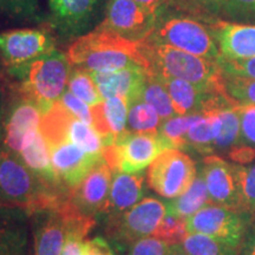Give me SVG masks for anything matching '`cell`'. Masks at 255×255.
Returning <instances> with one entry per match:
<instances>
[{"instance_id":"6da1fadb","label":"cell","mask_w":255,"mask_h":255,"mask_svg":"<svg viewBox=\"0 0 255 255\" xmlns=\"http://www.w3.org/2000/svg\"><path fill=\"white\" fill-rule=\"evenodd\" d=\"M68 191L50 186L32 173L20 156L0 144V207L23 209L31 216L55 208Z\"/></svg>"},{"instance_id":"7a4b0ae2","label":"cell","mask_w":255,"mask_h":255,"mask_svg":"<svg viewBox=\"0 0 255 255\" xmlns=\"http://www.w3.org/2000/svg\"><path fill=\"white\" fill-rule=\"evenodd\" d=\"M68 56L72 66L89 72L117 71L128 68L148 70L138 43L102 28H95L73 41Z\"/></svg>"},{"instance_id":"3957f363","label":"cell","mask_w":255,"mask_h":255,"mask_svg":"<svg viewBox=\"0 0 255 255\" xmlns=\"http://www.w3.org/2000/svg\"><path fill=\"white\" fill-rule=\"evenodd\" d=\"M71 68L68 53L56 49L25 65L7 69V71L17 81L18 94L33 101L43 115L59 102L68 90Z\"/></svg>"},{"instance_id":"277c9868","label":"cell","mask_w":255,"mask_h":255,"mask_svg":"<svg viewBox=\"0 0 255 255\" xmlns=\"http://www.w3.org/2000/svg\"><path fill=\"white\" fill-rule=\"evenodd\" d=\"M138 45L148 64V72L183 79L226 96L223 73L218 62L148 40L141 41Z\"/></svg>"},{"instance_id":"5b68a950","label":"cell","mask_w":255,"mask_h":255,"mask_svg":"<svg viewBox=\"0 0 255 255\" xmlns=\"http://www.w3.org/2000/svg\"><path fill=\"white\" fill-rule=\"evenodd\" d=\"M145 40L178 49L190 55L218 62L220 52L209 25L183 12L159 11L154 30Z\"/></svg>"},{"instance_id":"8992f818","label":"cell","mask_w":255,"mask_h":255,"mask_svg":"<svg viewBox=\"0 0 255 255\" xmlns=\"http://www.w3.org/2000/svg\"><path fill=\"white\" fill-rule=\"evenodd\" d=\"M168 149L174 148L159 132H128L115 144L104 146L102 155L113 173L138 174Z\"/></svg>"},{"instance_id":"52a82bcc","label":"cell","mask_w":255,"mask_h":255,"mask_svg":"<svg viewBox=\"0 0 255 255\" xmlns=\"http://www.w3.org/2000/svg\"><path fill=\"white\" fill-rule=\"evenodd\" d=\"M50 26L64 40L95 30L103 20L109 0H47Z\"/></svg>"},{"instance_id":"ba28073f","label":"cell","mask_w":255,"mask_h":255,"mask_svg":"<svg viewBox=\"0 0 255 255\" xmlns=\"http://www.w3.org/2000/svg\"><path fill=\"white\" fill-rule=\"evenodd\" d=\"M197 176L194 161L178 149H168L149 165L148 183L159 196L176 199L193 184Z\"/></svg>"},{"instance_id":"9c48e42d","label":"cell","mask_w":255,"mask_h":255,"mask_svg":"<svg viewBox=\"0 0 255 255\" xmlns=\"http://www.w3.org/2000/svg\"><path fill=\"white\" fill-rule=\"evenodd\" d=\"M158 14L159 11L137 4L133 0H109L103 20L96 28L141 43L150 36Z\"/></svg>"},{"instance_id":"30bf717a","label":"cell","mask_w":255,"mask_h":255,"mask_svg":"<svg viewBox=\"0 0 255 255\" xmlns=\"http://www.w3.org/2000/svg\"><path fill=\"white\" fill-rule=\"evenodd\" d=\"M57 49L46 30L20 28L0 33V57L7 69L18 68Z\"/></svg>"},{"instance_id":"8fae6325","label":"cell","mask_w":255,"mask_h":255,"mask_svg":"<svg viewBox=\"0 0 255 255\" xmlns=\"http://www.w3.org/2000/svg\"><path fill=\"white\" fill-rule=\"evenodd\" d=\"M165 214V203L154 197H145L124 214L111 220V235L120 244L132 245L139 239L152 235Z\"/></svg>"},{"instance_id":"7c38bea8","label":"cell","mask_w":255,"mask_h":255,"mask_svg":"<svg viewBox=\"0 0 255 255\" xmlns=\"http://www.w3.org/2000/svg\"><path fill=\"white\" fill-rule=\"evenodd\" d=\"M246 223L241 213L225 207L208 205L187 219L188 234H203L238 247Z\"/></svg>"},{"instance_id":"4fadbf2b","label":"cell","mask_w":255,"mask_h":255,"mask_svg":"<svg viewBox=\"0 0 255 255\" xmlns=\"http://www.w3.org/2000/svg\"><path fill=\"white\" fill-rule=\"evenodd\" d=\"M201 175L205 178L213 205L225 207L244 214L234 165L229 164L220 156L209 155L203 158Z\"/></svg>"},{"instance_id":"5bb4252c","label":"cell","mask_w":255,"mask_h":255,"mask_svg":"<svg viewBox=\"0 0 255 255\" xmlns=\"http://www.w3.org/2000/svg\"><path fill=\"white\" fill-rule=\"evenodd\" d=\"M41 113L38 105L30 98L18 94L7 110L0 133V144L7 150L19 155L25 137L40 126Z\"/></svg>"},{"instance_id":"9a60e30c","label":"cell","mask_w":255,"mask_h":255,"mask_svg":"<svg viewBox=\"0 0 255 255\" xmlns=\"http://www.w3.org/2000/svg\"><path fill=\"white\" fill-rule=\"evenodd\" d=\"M113 170L103 161L90 171L77 187L69 190V199L82 214L89 218L104 213L109 201Z\"/></svg>"},{"instance_id":"2e32d148","label":"cell","mask_w":255,"mask_h":255,"mask_svg":"<svg viewBox=\"0 0 255 255\" xmlns=\"http://www.w3.org/2000/svg\"><path fill=\"white\" fill-rule=\"evenodd\" d=\"M49 149L52 167L68 190L77 187L92 169L103 161L102 154H89L70 141L50 146Z\"/></svg>"},{"instance_id":"e0dca14e","label":"cell","mask_w":255,"mask_h":255,"mask_svg":"<svg viewBox=\"0 0 255 255\" xmlns=\"http://www.w3.org/2000/svg\"><path fill=\"white\" fill-rule=\"evenodd\" d=\"M208 25L218 44L219 58H255V25L225 20H213Z\"/></svg>"},{"instance_id":"ac0fdd59","label":"cell","mask_w":255,"mask_h":255,"mask_svg":"<svg viewBox=\"0 0 255 255\" xmlns=\"http://www.w3.org/2000/svg\"><path fill=\"white\" fill-rule=\"evenodd\" d=\"M33 218L32 255H62L66 235V219L59 208L39 210Z\"/></svg>"},{"instance_id":"d6986e66","label":"cell","mask_w":255,"mask_h":255,"mask_svg":"<svg viewBox=\"0 0 255 255\" xmlns=\"http://www.w3.org/2000/svg\"><path fill=\"white\" fill-rule=\"evenodd\" d=\"M94 128L103 139L104 146L119 142L128 133V100L121 96L104 100L91 107Z\"/></svg>"},{"instance_id":"ffe728a7","label":"cell","mask_w":255,"mask_h":255,"mask_svg":"<svg viewBox=\"0 0 255 255\" xmlns=\"http://www.w3.org/2000/svg\"><path fill=\"white\" fill-rule=\"evenodd\" d=\"M146 73L148 71L143 68H128L117 71L91 72V76L103 100L121 96L129 102L141 96Z\"/></svg>"},{"instance_id":"44dd1931","label":"cell","mask_w":255,"mask_h":255,"mask_svg":"<svg viewBox=\"0 0 255 255\" xmlns=\"http://www.w3.org/2000/svg\"><path fill=\"white\" fill-rule=\"evenodd\" d=\"M19 156L32 173L49 183L50 186L57 189L68 190L60 182L52 167L49 145L39 128L27 133Z\"/></svg>"},{"instance_id":"7402d4cb","label":"cell","mask_w":255,"mask_h":255,"mask_svg":"<svg viewBox=\"0 0 255 255\" xmlns=\"http://www.w3.org/2000/svg\"><path fill=\"white\" fill-rule=\"evenodd\" d=\"M111 182L107 213L109 220H115L131 209L142 200L144 194V177L141 174L115 171Z\"/></svg>"},{"instance_id":"603a6c76","label":"cell","mask_w":255,"mask_h":255,"mask_svg":"<svg viewBox=\"0 0 255 255\" xmlns=\"http://www.w3.org/2000/svg\"><path fill=\"white\" fill-rule=\"evenodd\" d=\"M157 77L161 79L167 89L170 100L173 102L175 113L178 116L202 113L210 96L218 94V92L206 90L199 85L180 78L164 77V76H157Z\"/></svg>"},{"instance_id":"cb8c5ba5","label":"cell","mask_w":255,"mask_h":255,"mask_svg":"<svg viewBox=\"0 0 255 255\" xmlns=\"http://www.w3.org/2000/svg\"><path fill=\"white\" fill-rule=\"evenodd\" d=\"M228 104L232 103L207 108L202 111V116L190 127L187 133L186 149H195L199 152H212L214 150V141L221 130V120L218 110L220 107Z\"/></svg>"},{"instance_id":"d4e9b609","label":"cell","mask_w":255,"mask_h":255,"mask_svg":"<svg viewBox=\"0 0 255 255\" xmlns=\"http://www.w3.org/2000/svg\"><path fill=\"white\" fill-rule=\"evenodd\" d=\"M213 205L210 201L207 186L201 173L197 175L189 189H187L181 196L165 203L167 206V214L178 216V218L188 219L191 215L199 212L203 207Z\"/></svg>"},{"instance_id":"484cf974","label":"cell","mask_w":255,"mask_h":255,"mask_svg":"<svg viewBox=\"0 0 255 255\" xmlns=\"http://www.w3.org/2000/svg\"><path fill=\"white\" fill-rule=\"evenodd\" d=\"M162 120L151 105L139 97L128 102V124L129 133H156L159 131Z\"/></svg>"},{"instance_id":"4316f807","label":"cell","mask_w":255,"mask_h":255,"mask_svg":"<svg viewBox=\"0 0 255 255\" xmlns=\"http://www.w3.org/2000/svg\"><path fill=\"white\" fill-rule=\"evenodd\" d=\"M218 113L221 120V130L214 141V150H231L242 141L239 105H223L219 108Z\"/></svg>"},{"instance_id":"83f0119b","label":"cell","mask_w":255,"mask_h":255,"mask_svg":"<svg viewBox=\"0 0 255 255\" xmlns=\"http://www.w3.org/2000/svg\"><path fill=\"white\" fill-rule=\"evenodd\" d=\"M141 98L146 104L151 105L161 117L162 122L176 116L173 102L170 100L167 89L157 76L154 73H146V78L141 91Z\"/></svg>"},{"instance_id":"f1b7e54d","label":"cell","mask_w":255,"mask_h":255,"mask_svg":"<svg viewBox=\"0 0 255 255\" xmlns=\"http://www.w3.org/2000/svg\"><path fill=\"white\" fill-rule=\"evenodd\" d=\"M68 141L89 154L101 155L104 149L103 139L94 126L82 122L75 116L72 117L68 128Z\"/></svg>"},{"instance_id":"f546056e","label":"cell","mask_w":255,"mask_h":255,"mask_svg":"<svg viewBox=\"0 0 255 255\" xmlns=\"http://www.w3.org/2000/svg\"><path fill=\"white\" fill-rule=\"evenodd\" d=\"M225 4L226 0H169L167 6L212 23L215 15L225 12Z\"/></svg>"},{"instance_id":"4dcf8cb0","label":"cell","mask_w":255,"mask_h":255,"mask_svg":"<svg viewBox=\"0 0 255 255\" xmlns=\"http://www.w3.org/2000/svg\"><path fill=\"white\" fill-rule=\"evenodd\" d=\"M181 245L189 255H238V247L203 234H188Z\"/></svg>"},{"instance_id":"1f68e13d","label":"cell","mask_w":255,"mask_h":255,"mask_svg":"<svg viewBox=\"0 0 255 255\" xmlns=\"http://www.w3.org/2000/svg\"><path fill=\"white\" fill-rule=\"evenodd\" d=\"M68 90L90 107L100 104L104 101L96 87L91 72L81 68H75V66L72 68L68 82Z\"/></svg>"},{"instance_id":"d6a6232c","label":"cell","mask_w":255,"mask_h":255,"mask_svg":"<svg viewBox=\"0 0 255 255\" xmlns=\"http://www.w3.org/2000/svg\"><path fill=\"white\" fill-rule=\"evenodd\" d=\"M201 116H202V113L184 115V116L176 115V116L164 121L159 128L158 132L173 145L174 149L182 150V149H186V136L190 127Z\"/></svg>"},{"instance_id":"836d02e7","label":"cell","mask_w":255,"mask_h":255,"mask_svg":"<svg viewBox=\"0 0 255 255\" xmlns=\"http://www.w3.org/2000/svg\"><path fill=\"white\" fill-rule=\"evenodd\" d=\"M225 94L238 105H255V79L223 73Z\"/></svg>"},{"instance_id":"e575fe53","label":"cell","mask_w":255,"mask_h":255,"mask_svg":"<svg viewBox=\"0 0 255 255\" xmlns=\"http://www.w3.org/2000/svg\"><path fill=\"white\" fill-rule=\"evenodd\" d=\"M242 213L255 214V164L234 165Z\"/></svg>"},{"instance_id":"d590c367","label":"cell","mask_w":255,"mask_h":255,"mask_svg":"<svg viewBox=\"0 0 255 255\" xmlns=\"http://www.w3.org/2000/svg\"><path fill=\"white\" fill-rule=\"evenodd\" d=\"M27 244L26 221L0 232V255H26Z\"/></svg>"},{"instance_id":"8d00e7d4","label":"cell","mask_w":255,"mask_h":255,"mask_svg":"<svg viewBox=\"0 0 255 255\" xmlns=\"http://www.w3.org/2000/svg\"><path fill=\"white\" fill-rule=\"evenodd\" d=\"M187 235V219L170 214H165L158 227L152 233V237L164 241L169 246L181 245Z\"/></svg>"},{"instance_id":"74e56055","label":"cell","mask_w":255,"mask_h":255,"mask_svg":"<svg viewBox=\"0 0 255 255\" xmlns=\"http://www.w3.org/2000/svg\"><path fill=\"white\" fill-rule=\"evenodd\" d=\"M39 9V0H0V12L14 19H33Z\"/></svg>"},{"instance_id":"f35d334b","label":"cell","mask_w":255,"mask_h":255,"mask_svg":"<svg viewBox=\"0 0 255 255\" xmlns=\"http://www.w3.org/2000/svg\"><path fill=\"white\" fill-rule=\"evenodd\" d=\"M60 104L69 111L72 116L78 119L82 122H85L88 124H94V116H92V110L90 105L78 98L77 96L71 94L69 90L64 92L62 97H60Z\"/></svg>"},{"instance_id":"ab89813d","label":"cell","mask_w":255,"mask_h":255,"mask_svg":"<svg viewBox=\"0 0 255 255\" xmlns=\"http://www.w3.org/2000/svg\"><path fill=\"white\" fill-rule=\"evenodd\" d=\"M218 64L222 73L229 76H240L255 79V58L225 59L219 58Z\"/></svg>"},{"instance_id":"60d3db41","label":"cell","mask_w":255,"mask_h":255,"mask_svg":"<svg viewBox=\"0 0 255 255\" xmlns=\"http://www.w3.org/2000/svg\"><path fill=\"white\" fill-rule=\"evenodd\" d=\"M170 246L156 238H143L133 242L128 255H169Z\"/></svg>"},{"instance_id":"b9f144b4","label":"cell","mask_w":255,"mask_h":255,"mask_svg":"<svg viewBox=\"0 0 255 255\" xmlns=\"http://www.w3.org/2000/svg\"><path fill=\"white\" fill-rule=\"evenodd\" d=\"M242 141L255 145V105H239Z\"/></svg>"},{"instance_id":"7bdbcfd3","label":"cell","mask_w":255,"mask_h":255,"mask_svg":"<svg viewBox=\"0 0 255 255\" xmlns=\"http://www.w3.org/2000/svg\"><path fill=\"white\" fill-rule=\"evenodd\" d=\"M225 12L233 17L255 18V0H226Z\"/></svg>"},{"instance_id":"ee69618b","label":"cell","mask_w":255,"mask_h":255,"mask_svg":"<svg viewBox=\"0 0 255 255\" xmlns=\"http://www.w3.org/2000/svg\"><path fill=\"white\" fill-rule=\"evenodd\" d=\"M28 216V213L23 209L0 207V232L17 223L27 221Z\"/></svg>"},{"instance_id":"f6af8a7d","label":"cell","mask_w":255,"mask_h":255,"mask_svg":"<svg viewBox=\"0 0 255 255\" xmlns=\"http://www.w3.org/2000/svg\"><path fill=\"white\" fill-rule=\"evenodd\" d=\"M82 255H115L107 240L103 238H94L84 241L82 248Z\"/></svg>"},{"instance_id":"bcb514c9","label":"cell","mask_w":255,"mask_h":255,"mask_svg":"<svg viewBox=\"0 0 255 255\" xmlns=\"http://www.w3.org/2000/svg\"><path fill=\"white\" fill-rule=\"evenodd\" d=\"M228 156L233 162H235V163L240 165H244L251 163V162L255 158V149L247 145H237L229 150Z\"/></svg>"},{"instance_id":"7dc6e473","label":"cell","mask_w":255,"mask_h":255,"mask_svg":"<svg viewBox=\"0 0 255 255\" xmlns=\"http://www.w3.org/2000/svg\"><path fill=\"white\" fill-rule=\"evenodd\" d=\"M133 1L150 9H154V11H161L162 8L167 6L169 0H133Z\"/></svg>"},{"instance_id":"c3c4849f","label":"cell","mask_w":255,"mask_h":255,"mask_svg":"<svg viewBox=\"0 0 255 255\" xmlns=\"http://www.w3.org/2000/svg\"><path fill=\"white\" fill-rule=\"evenodd\" d=\"M245 255H255V233L248 240V244L246 245V251H245Z\"/></svg>"},{"instance_id":"681fc988","label":"cell","mask_w":255,"mask_h":255,"mask_svg":"<svg viewBox=\"0 0 255 255\" xmlns=\"http://www.w3.org/2000/svg\"><path fill=\"white\" fill-rule=\"evenodd\" d=\"M169 255H189L183 250L182 245H171Z\"/></svg>"},{"instance_id":"f907efd6","label":"cell","mask_w":255,"mask_h":255,"mask_svg":"<svg viewBox=\"0 0 255 255\" xmlns=\"http://www.w3.org/2000/svg\"><path fill=\"white\" fill-rule=\"evenodd\" d=\"M4 116H5V107H4V103H2L1 94H0V133H1V126H2V121H4Z\"/></svg>"},{"instance_id":"816d5d0a","label":"cell","mask_w":255,"mask_h":255,"mask_svg":"<svg viewBox=\"0 0 255 255\" xmlns=\"http://www.w3.org/2000/svg\"><path fill=\"white\" fill-rule=\"evenodd\" d=\"M254 215H255V214H254Z\"/></svg>"}]
</instances>
